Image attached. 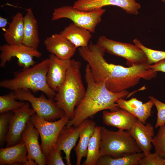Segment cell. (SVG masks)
<instances>
[{
  "instance_id": "1",
  "label": "cell",
  "mask_w": 165,
  "mask_h": 165,
  "mask_svg": "<svg viewBox=\"0 0 165 165\" xmlns=\"http://www.w3.org/2000/svg\"><path fill=\"white\" fill-rule=\"evenodd\" d=\"M79 54L90 66L95 80L104 84L110 91L119 93L138 84L141 79L150 80L157 72L147 64H132L128 67L108 62L104 56L105 50L90 42L86 47L78 48Z\"/></svg>"
},
{
  "instance_id": "2",
  "label": "cell",
  "mask_w": 165,
  "mask_h": 165,
  "mask_svg": "<svg viewBox=\"0 0 165 165\" xmlns=\"http://www.w3.org/2000/svg\"><path fill=\"white\" fill-rule=\"evenodd\" d=\"M85 79L87 86L85 95L75 108L73 117L66 125V127H78L101 111L118 110L120 108L116 101L126 97L129 94L127 90L119 93L112 92L106 88L104 84L96 82L88 64L85 69Z\"/></svg>"
},
{
  "instance_id": "3",
  "label": "cell",
  "mask_w": 165,
  "mask_h": 165,
  "mask_svg": "<svg viewBox=\"0 0 165 165\" xmlns=\"http://www.w3.org/2000/svg\"><path fill=\"white\" fill-rule=\"evenodd\" d=\"M49 62V58H47L31 68L15 72L13 78L1 81L0 87L13 91L24 89L34 93L41 91L48 98L54 100L56 92L49 87L46 81Z\"/></svg>"
},
{
  "instance_id": "4",
  "label": "cell",
  "mask_w": 165,
  "mask_h": 165,
  "mask_svg": "<svg viewBox=\"0 0 165 165\" xmlns=\"http://www.w3.org/2000/svg\"><path fill=\"white\" fill-rule=\"evenodd\" d=\"M81 68L80 62L71 59L65 80L54 99L69 120L72 118L75 108L81 101L86 92Z\"/></svg>"
},
{
  "instance_id": "5",
  "label": "cell",
  "mask_w": 165,
  "mask_h": 165,
  "mask_svg": "<svg viewBox=\"0 0 165 165\" xmlns=\"http://www.w3.org/2000/svg\"><path fill=\"white\" fill-rule=\"evenodd\" d=\"M141 152V150L128 130L119 129L117 131H113L101 127L100 157L106 156L115 157Z\"/></svg>"
},
{
  "instance_id": "6",
  "label": "cell",
  "mask_w": 165,
  "mask_h": 165,
  "mask_svg": "<svg viewBox=\"0 0 165 165\" xmlns=\"http://www.w3.org/2000/svg\"><path fill=\"white\" fill-rule=\"evenodd\" d=\"M14 91L16 100L29 102L36 113L44 120L53 121L65 116L64 111L54 100L47 99L43 94L36 97L28 89H20Z\"/></svg>"
},
{
  "instance_id": "7",
  "label": "cell",
  "mask_w": 165,
  "mask_h": 165,
  "mask_svg": "<svg viewBox=\"0 0 165 165\" xmlns=\"http://www.w3.org/2000/svg\"><path fill=\"white\" fill-rule=\"evenodd\" d=\"M105 12L102 8L90 11L79 10L73 6H66L55 9L52 14L53 21L61 18H68L73 23L94 33L96 27L100 22L101 17Z\"/></svg>"
},
{
  "instance_id": "8",
  "label": "cell",
  "mask_w": 165,
  "mask_h": 165,
  "mask_svg": "<svg viewBox=\"0 0 165 165\" xmlns=\"http://www.w3.org/2000/svg\"><path fill=\"white\" fill-rule=\"evenodd\" d=\"M30 120L38 131L41 141V148L46 156L55 145L61 131L69 119L65 116L58 120L49 121L42 119L35 113L31 116Z\"/></svg>"
},
{
  "instance_id": "9",
  "label": "cell",
  "mask_w": 165,
  "mask_h": 165,
  "mask_svg": "<svg viewBox=\"0 0 165 165\" xmlns=\"http://www.w3.org/2000/svg\"><path fill=\"white\" fill-rule=\"evenodd\" d=\"M96 43L109 53L125 59L131 65L148 64L144 52L135 44L114 41L103 35L99 37Z\"/></svg>"
},
{
  "instance_id": "10",
  "label": "cell",
  "mask_w": 165,
  "mask_h": 165,
  "mask_svg": "<svg viewBox=\"0 0 165 165\" xmlns=\"http://www.w3.org/2000/svg\"><path fill=\"white\" fill-rule=\"evenodd\" d=\"M0 67H4L7 62L10 61L13 57L18 59V66L23 69L34 66L35 62L34 57L40 58L42 54L37 50L26 46L23 44L11 45L7 44L1 46Z\"/></svg>"
},
{
  "instance_id": "11",
  "label": "cell",
  "mask_w": 165,
  "mask_h": 165,
  "mask_svg": "<svg viewBox=\"0 0 165 165\" xmlns=\"http://www.w3.org/2000/svg\"><path fill=\"white\" fill-rule=\"evenodd\" d=\"M13 115L10 122L5 142L7 147L16 144L21 141V136L31 116L35 113L30 108V104L25 102L22 107L12 111Z\"/></svg>"
},
{
  "instance_id": "12",
  "label": "cell",
  "mask_w": 165,
  "mask_h": 165,
  "mask_svg": "<svg viewBox=\"0 0 165 165\" xmlns=\"http://www.w3.org/2000/svg\"><path fill=\"white\" fill-rule=\"evenodd\" d=\"M108 6L119 7L127 13L135 15L138 14L141 7L136 0H77L73 6L80 10L90 11Z\"/></svg>"
},
{
  "instance_id": "13",
  "label": "cell",
  "mask_w": 165,
  "mask_h": 165,
  "mask_svg": "<svg viewBox=\"0 0 165 165\" xmlns=\"http://www.w3.org/2000/svg\"><path fill=\"white\" fill-rule=\"evenodd\" d=\"M39 133L30 119L27 122L21 136L27 148L28 160H34L38 165L46 164L45 156L38 141Z\"/></svg>"
},
{
  "instance_id": "14",
  "label": "cell",
  "mask_w": 165,
  "mask_h": 165,
  "mask_svg": "<svg viewBox=\"0 0 165 165\" xmlns=\"http://www.w3.org/2000/svg\"><path fill=\"white\" fill-rule=\"evenodd\" d=\"M49 58L46 81L49 87L57 92L65 80L71 59L61 60L51 53Z\"/></svg>"
},
{
  "instance_id": "15",
  "label": "cell",
  "mask_w": 165,
  "mask_h": 165,
  "mask_svg": "<svg viewBox=\"0 0 165 165\" xmlns=\"http://www.w3.org/2000/svg\"><path fill=\"white\" fill-rule=\"evenodd\" d=\"M44 43L48 52L61 60L71 59L76 51L75 45L60 33L46 38Z\"/></svg>"
},
{
  "instance_id": "16",
  "label": "cell",
  "mask_w": 165,
  "mask_h": 165,
  "mask_svg": "<svg viewBox=\"0 0 165 165\" xmlns=\"http://www.w3.org/2000/svg\"><path fill=\"white\" fill-rule=\"evenodd\" d=\"M144 153L150 154L152 148V141L154 136V128L150 123L143 124L137 119L128 130Z\"/></svg>"
},
{
  "instance_id": "17",
  "label": "cell",
  "mask_w": 165,
  "mask_h": 165,
  "mask_svg": "<svg viewBox=\"0 0 165 165\" xmlns=\"http://www.w3.org/2000/svg\"><path fill=\"white\" fill-rule=\"evenodd\" d=\"M80 126H64L61 131L55 145L58 149L63 151L65 154L66 164L71 165L70 154L72 150L75 146L79 138Z\"/></svg>"
},
{
  "instance_id": "18",
  "label": "cell",
  "mask_w": 165,
  "mask_h": 165,
  "mask_svg": "<svg viewBox=\"0 0 165 165\" xmlns=\"http://www.w3.org/2000/svg\"><path fill=\"white\" fill-rule=\"evenodd\" d=\"M102 118L103 123L106 125L127 130L131 129L137 119L128 112L120 108L114 111L103 110Z\"/></svg>"
},
{
  "instance_id": "19",
  "label": "cell",
  "mask_w": 165,
  "mask_h": 165,
  "mask_svg": "<svg viewBox=\"0 0 165 165\" xmlns=\"http://www.w3.org/2000/svg\"><path fill=\"white\" fill-rule=\"evenodd\" d=\"M28 151L24 142L21 141L13 145L0 149V165L20 163L25 165L28 160Z\"/></svg>"
},
{
  "instance_id": "20",
  "label": "cell",
  "mask_w": 165,
  "mask_h": 165,
  "mask_svg": "<svg viewBox=\"0 0 165 165\" xmlns=\"http://www.w3.org/2000/svg\"><path fill=\"white\" fill-rule=\"evenodd\" d=\"M79 140L74 150L76 156V165H80L82 158L86 157L90 139L96 127L94 121L87 119L80 125Z\"/></svg>"
},
{
  "instance_id": "21",
  "label": "cell",
  "mask_w": 165,
  "mask_h": 165,
  "mask_svg": "<svg viewBox=\"0 0 165 165\" xmlns=\"http://www.w3.org/2000/svg\"><path fill=\"white\" fill-rule=\"evenodd\" d=\"M23 19L24 31L23 44L37 50L40 42L38 27L31 9L27 10Z\"/></svg>"
},
{
  "instance_id": "22",
  "label": "cell",
  "mask_w": 165,
  "mask_h": 165,
  "mask_svg": "<svg viewBox=\"0 0 165 165\" xmlns=\"http://www.w3.org/2000/svg\"><path fill=\"white\" fill-rule=\"evenodd\" d=\"M60 33L73 44L76 48L88 46L92 37L90 31L73 23L65 27Z\"/></svg>"
},
{
  "instance_id": "23",
  "label": "cell",
  "mask_w": 165,
  "mask_h": 165,
  "mask_svg": "<svg viewBox=\"0 0 165 165\" xmlns=\"http://www.w3.org/2000/svg\"><path fill=\"white\" fill-rule=\"evenodd\" d=\"M23 18L24 16L20 12L13 17L4 34L7 44L11 45L23 44L24 31Z\"/></svg>"
},
{
  "instance_id": "24",
  "label": "cell",
  "mask_w": 165,
  "mask_h": 165,
  "mask_svg": "<svg viewBox=\"0 0 165 165\" xmlns=\"http://www.w3.org/2000/svg\"><path fill=\"white\" fill-rule=\"evenodd\" d=\"M101 127L96 126L88 144L86 159L82 165H96L100 158Z\"/></svg>"
},
{
  "instance_id": "25",
  "label": "cell",
  "mask_w": 165,
  "mask_h": 165,
  "mask_svg": "<svg viewBox=\"0 0 165 165\" xmlns=\"http://www.w3.org/2000/svg\"><path fill=\"white\" fill-rule=\"evenodd\" d=\"M144 155L143 152L127 154L117 157L104 156L101 157L97 165H136Z\"/></svg>"
},
{
  "instance_id": "26",
  "label": "cell",
  "mask_w": 165,
  "mask_h": 165,
  "mask_svg": "<svg viewBox=\"0 0 165 165\" xmlns=\"http://www.w3.org/2000/svg\"><path fill=\"white\" fill-rule=\"evenodd\" d=\"M14 91L0 96V113L9 112L19 108L25 103L24 101H16Z\"/></svg>"
},
{
  "instance_id": "27",
  "label": "cell",
  "mask_w": 165,
  "mask_h": 165,
  "mask_svg": "<svg viewBox=\"0 0 165 165\" xmlns=\"http://www.w3.org/2000/svg\"><path fill=\"white\" fill-rule=\"evenodd\" d=\"M134 44L141 49L145 54L149 65L155 64L165 59V51L152 50L143 45L137 39L133 41Z\"/></svg>"
},
{
  "instance_id": "28",
  "label": "cell",
  "mask_w": 165,
  "mask_h": 165,
  "mask_svg": "<svg viewBox=\"0 0 165 165\" xmlns=\"http://www.w3.org/2000/svg\"><path fill=\"white\" fill-rule=\"evenodd\" d=\"M154 105L151 99L141 106L129 110L127 112L134 116L143 124H145L147 119L152 116L151 110Z\"/></svg>"
},
{
  "instance_id": "29",
  "label": "cell",
  "mask_w": 165,
  "mask_h": 165,
  "mask_svg": "<svg viewBox=\"0 0 165 165\" xmlns=\"http://www.w3.org/2000/svg\"><path fill=\"white\" fill-rule=\"evenodd\" d=\"M152 143L155 152L162 157H165V124L159 127L157 133L153 137Z\"/></svg>"
},
{
  "instance_id": "30",
  "label": "cell",
  "mask_w": 165,
  "mask_h": 165,
  "mask_svg": "<svg viewBox=\"0 0 165 165\" xmlns=\"http://www.w3.org/2000/svg\"><path fill=\"white\" fill-rule=\"evenodd\" d=\"M13 115L10 111L0 113V146L2 147L5 142L10 121Z\"/></svg>"
},
{
  "instance_id": "31",
  "label": "cell",
  "mask_w": 165,
  "mask_h": 165,
  "mask_svg": "<svg viewBox=\"0 0 165 165\" xmlns=\"http://www.w3.org/2000/svg\"><path fill=\"white\" fill-rule=\"evenodd\" d=\"M149 98L152 101L157 110V119L155 126L157 128L165 124V103L152 96H149Z\"/></svg>"
},
{
  "instance_id": "32",
  "label": "cell",
  "mask_w": 165,
  "mask_h": 165,
  "mask_svg": "<svg viewBox=\"0 0 165 165\" xmlns=\"http://www.w3.org/2000/svg\"><path fill=\"white\" fill-rule=\"evenodd\" d=\"M61 150L55 146L50 150L48 154L45 156L46 164L48 165H65Z\"/></svg>"
},
{
  "instance_id": "33",
  "label": "cell",
  "mask_w": 165,
  "mask_h": 165,
  "mask_svg": "<svg viewBox=\"0 0 165 165\" xmlns=\"http://www.w3.org/2000/svg\"><path fill=\"white\" fill-rule=\"evenodd\" d=\"M164 158L155 152L141 157L138 162L141 165H163Z\"/></svg>"
},
{
  "instance_id": "34",
  "label": "cell",
  "mask_w": 165,
  "mask_h": 165,
  "mask_svg": "<svg viewBox=\"0 0 165 165\" xmlns=\"http://www.w3.org/2000/svg\"><path fill=\"white\" fill-rule=\"evenodd\" d=\"M148 67L155 72L165 73V59L160 60L153 65H148Z\"/></svg>"
},
{
  "instance_id": "35",
  "label": "cell",
  "mask_w": 165,
  "mask_h": 165,
  "mask_svg": "<svg viewBox=\"0 0 165 165\" xmlns=\"http://www.w3.org/2000/svg\"><path fill=\"white\" fill-rule=\"evenodd\" d=\"M7 19L0 16V28L5 27L7 24Z\"/></svg>"
},
{
  "instance_id": "36",
  "label": "cell",
  "mask_w": 165,
  "mask_h": 165,
  "mask_svg": "<svg viewBox=\"0 0 165 165\" xmlns=\"http://www.w3.org/2000/svg\"><path fill=\"white\" fill-rule=\"evenodd\" d=\"M164 3V5L165 6V0H161Z\"/></svg>"
},
{
  "instance_id": "37",
  "label": "cell",
  "mask_w": 165,
  "mask_h": 165,
  "mask_svg": "<svg viewBox=\"0 0 165 165\" xmlns=\"http://www.w3.org/2000/svg\"><path fill=\"white\" fill-rule=\"evenodd\" d=\"M164 163H163V165H165V157H164Z\"/></svg>"
}]
</instances>
